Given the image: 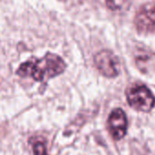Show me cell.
I'll use <instances>...</instances> for the list:
<instances>
[{
  "mask_svg": "<svg viewBox=\"0 0 155 155\" xmlns=\"http://www.w3.org/2000/svg\"><path fill=\"white\" fill-rule=\"evenodd\" d=\"M94 64L99 72L109 78L118 75L120 71V63L117 56L110 51L104 50L94 56Z\"/></svg>",
  "mask_w": 155,
  "mask_h": 155,
  "instance_id": "cell-3",
  "label": "cell"
},
{
  "mask_svg": "<svg viewBox=\"0 0 155 155\" xmlns=\"http://www.w3.org/2000/svg\"><path fill=\"white\" fill-rule=\"evenodd\" d=\"M127 118L125 113L120 109H114L108 118V129L114 140H121L127 132Z\"/></svg>",
  "mask_w": 155,
  "mask_h": 155,
  "instance_id": "cell-4",
  "label": "cell"
},
{
  "mask_svg": "<svg viewBox=\"0 0 155 155\" xmlns=\"http://www.w3.org/2000/svg\"><path fill=\"white\" fill-rule=\"evenodd\" d=\"M134 22L139 32L151 33L155 31V4L143 6L137 13Z\"/></svg>",
  "mask_w": 155,
  "mask_h": 155,
  "instance_id": "cell-5",
  "label": "cell"
},
{
  "mask_svg": "<svg viewBox=\"0 0 155 155\" xmlns=\"http://www.w3.org/2000/svg\"><path fill=\"white\" fill-rule=\"evenodd\" d=\"M130 0H105L106 5L114 11L121 10L128 6Z\"/></svg>",
  "mask_w": 155,
  "mask_h": 155,
  "instance_id": "cell-8",
  "label": "cell"
},
{
  "mask_svg": "<svg viewBox=\"0 0 155 155\" xmlns=\"http://www.w3.org/2000/svg\"><path fill=\"white\" fill-rule=\"evenodd\" d=\"M65 68L66 64L61 56L47 53L40 59L32 58L23 63L17 70V74L22 77H31L37 82H44L63 74Z\"/></svg>",
  "mask_w": 155,
  "mask_h": 155,
  "instance_id": "cell-1",
  "label": "cell"
},
{
  "mask_svg": "<svg viewBox=\"0 0 155 155\" xmlns=\"http://www.w3.org/2000/svg\"><path fill=\"white\" fill-rule=\"evenodd\" d=\"M126 96L129 104L137 111L147 113L155 106L154 95L145 85L132 86L128 89Z\"/></svg>",
  "mask_w": 155,
  "mask_h": 155,
  "instance_id": "cell-2",
  "label": "cell"
},
{
  "mask_svg": "<svg viewBox=\"0 0 155 155\" xmlns=\"http://www.w3.org/2000/svg\"><path fill=\"white\" fill-rule=\"evenodd\" d=\"M135 64L139 70L144 74L155 69V54L149 51L140 52L135 58Z\"/></svg>",
  "mask_w": 155,
  "mask_h": 155,
  "instance_id": "cell-6",
  "label": "cell"
},
{
  "mask_svg": "<svg viewBox=\"0 0 155 155\" xmlns=\"http://www.w3.org/2000/svg\"><path fill=\"white\" fill-rule=\"evenodd\" d=\"M30 144L32 146L34 155H48L45 142L43 139H40L38 137H34L30 139Z\"/></svg>",
  "mask_w": 155,
  "mask_h": 155,
  "instance_id": "cell-7",
  "label": "cell"
}]
</instances>
